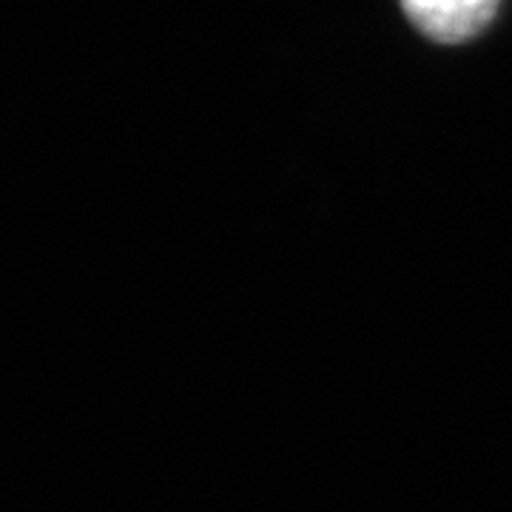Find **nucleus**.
Masks as SVG:
<instances>
[{"mask_svg":"<svg viewBox=\"0 0 512 512\" xmlns=\"http://www.w3.org/2000/svg\"><path fill=\"white\" fill-rule=\"evenodd\" d=\"M407 18L439 43L476 37L493 20L498 0H402Z\"/></svg>","mask_w":512,"mask_h":512,"instance_id":"obj_1","label":"nucleus"}]
</instances>
